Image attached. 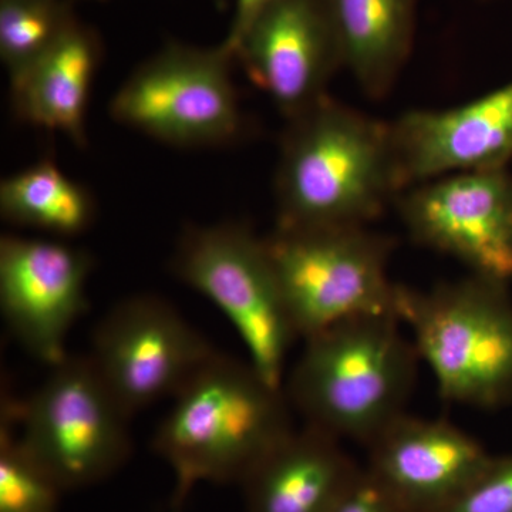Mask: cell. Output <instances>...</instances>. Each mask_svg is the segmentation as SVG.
<instances>
[{
	"label": "cell",
	"mask_w": 512,
	"mask_h": 512,
	"mask_svg": "<svg viewBox=\"0 0 512 512\" xmlns=\"http://www.w3.org/2000/svg\"><path fill=\"white\" fill-rule=\"evenodd\" d=\"M217 350L171 303L128 296L94 329L90 362L131 417L173 399Z\"/></svg>",
	"instance_id": "9c48e42d"
},
{
	"label": "cell",
	"mask_w": 512,
	"mask_h": 512,
	"mask_svg": "<svg viewBox=\"0 0 512 512\" xmlns=\"http://www.w3.org/2000/svg\"><path fill=\"white\" fill-rule=\"evenodd\" d=\"M291 409L284 387L215 353L175 394L154 434V451L174 474L171 512L184 511L197 484H241L295 429Z\"/></svg>",
	"instance_id": "7a4b0ae2"
},
{
	"label": "cell",
	"mask_w": 512,
	"mask_h": 512,
	"mask_svg": "<svg viewBox=\"0 0 512 512\" xmlns=\"http://www.w3.org/2000/svg\"><path fill=\"white\" fill-rule=\"evenodd\" d=\"M507 282L470 274L430 289L397 285L396 315L450 403L494 409L512 400Z\"/></svg>",
	"instance_id": "277c9868"
},
{
	"label": "cell",
	"mask_w": 512,
	"mask_h": 512,
	"mask_svg": "<svg viewBox=\"0 0 512 512\" xmlns=\"http://www.w3.org/2000/svg\"><path fill=\"white\" fill-rule=\"evenodd\" d=\"M402 192L390 123L330 96L286 120L276 225L366 227Z\"/></svg>",
	"instance_id": "6da1fadb"
},
{
	"label": "cell",
	"mask_w": 512,
	"mask_h": 512,
	"mask_svg": "<svg viewBox=\"0 0 512 512\" xmlns=\"http://www.w3.org/2000/svg\"><path fill=\"white\" fill-rule=\"evenodd\" d=\"M362 468L339 439L305 424L286 434L239 484L245 512H330Z\"/></svg>",
	"instance_id": "9a60e30c"
},
{
	"label": "cell",
	"mask_w": 512,
	"mask_h": 512,
	"mask_svg": "<svg viewBox=\"0 0 512 512\" xmlns=\"http://www.w3.org/2000/svg\"><path fill=\"white\" fill-rule=\"evenodd\" d=\"M93 259L59 239L0 238V311L13 338L39 362H63L70 330L87 311Z\"/></svg>",
	"instance_id": "8fae6325"
},
{
	"label": "cell",
	"mask_w": 512,
	"mask_h": 512,
	"mask_svg": "<svg viewBox=\"0 0 512 512\" xmlns=\"http://www.w3.org/2000/svg\"><path fill=\"white\" fill-rule=\"evenodd\" d=\"M101 56L99 35L77 20L45 55L9 82L18 119L60 131L77 146H86L87 107Z\"/></svg>",
	"instance_id": "2e32d148"
},
{
	"label": "cell",
	"mask_w": 512,
	"mask_h": 512,
	"mask_svg": "<svg viewBox=\"0 0 512 512\" xmlns=\"http://www.w3.org/2000/svg\"><path fill=\"white\" fill-rule=\"evenodd\" d=\"M16 400L6 394L0 417V512H59L63 488L23 446Z\"/></svg>",
	"instance_id": "ffe728a7"
},
{
	"label": "cell",
	"mask_w": 512,
	"mask_h": 512,
	"mask_svg": "<svg viewBox=\"0 0 512 512\" xmlns=\"http://www.w3.org/2000/svg\"><path fill=\"white\" fill-rule=\"evenodd\" d=\"M443 512H512V456L491 458L483 473Z\"/></svg>",
	"instance_id": "44dd1931"
},
{
	"label": "cell",
	"mask_w": 512,
	"mask_h": 512,
	"mask_svg": "<svg viewBox=\"0 0 512 512\" xmlns=\"http://www.w3.org/2000/svg\"><path fill=\"white\" fill-rule=\"evenodd\" d=\"M0 214L16 227L73 238L92 227L96 202L82 184L45 158L0 183Z\"/></svg>",
	"instance_id": "ac0fdd59"
},
{
	"label": "cell",
	"mask_w": 512,
	"mask_h": 512,
	"mask_svg": "<svg viewBox=\"0 0 512 512\" xmlns=\"http://www.w3.org/2000/svg\"><path fill=\"white\" fill-rule=\"evenodd\" d=\"M15 410L23 446L64 493L109 480L131 456V416L87 355H69L53 366Z\"/></svg>",
	"instance_id": "8992f818"
},
{
	"label": "cell",
	"mask_w": 512,
	"mask_h": 512,
	"mask_svg": "<svg viewBox=\"0 0 512 512\" xmlns=\"http://www.w3.org/2000/svg\"><path fill=\"white\" fill-rule=\"evenodd\" d=\"M390 134L403 191L444 175L507 168L512 82L451 109L404 111Z\"/></svg>",
	"instance_id": "4fadbf2b"
},
{
	"label": "cell",
	"mask_w": 512,
	"mask_h": 512,
	"mask_svg": "<svg viewBox=\"0 0 512 512\" xmlns=\"http://www.w3.org/2000/svg\"><path fill=\"white\" fill-rule=\"evenodd\" d=\"M173 266L185 285L224 313L256 372L284 387L286 360L299 338L264 238L238 222L188 227L178 241Z\"/></svg>",
	"instance_id": "52a82bcc"
},
{
	"label": "cell",
	"mask_w": 512,
	"mask_h": 512,
	"mask_svg": "<svg viewBox=\"0 0 512 512\" xmlns=\"http://www.w3.org/2000/svg\"><path fill=\"white\" fill-rule=\"evenodd\" d=\"M224 46L170 42L140 64L110 103V116L175 147H217L241 133L242 116Z\"/></svg>",
	"instance_id": "ba28073f"
},
{
	"label": "cell",
	"mask_w": 512,
	"mask_h": 512,
	"mask_svg": "<svg viewBox=\"0 0 512 512\" xmlns=\"http://www.w3.org/2000/svg\"><path fill=\"white\" fill-rule=\"evenodd\" d=\"M272 0H235L234 16H232L231 28L225 37L222 46L234 56L237 53L238 46L241 45L242 39L249 28L254 25L256 19L261 16ZM237 62V60H235Z\"/></svg>",
	"instance_id": "603a6c76"
},
{
	"label": "cell",
	"mask_w": 512,
	"mask_h": 512,
	"mask_svg": "<svg viewBox=\"0 0 512 512\" xmlns=\"http://www.w3.org/2000/svg\"><path fill=\"white\" fill-rule=\"evenodd\" d=\"M286 120L325 99L345 69L328 0H272L235 53Z\"/></svg>",
	"instance_id": "7c38bea8"
},
{
	"label": "cell",
	"mask_w": 512,
	"mask_h": 512,
	"mask_svg": "<svg viewBox=\"0 0 512 512\" xmlns=\"http://www.w3.org/2000/svg\"><path fill=\"white\" fill-rule=\"evenodd\" d=\"M303 343L284 392L306 426L367 447L406 413L419 355L396 315L346 320Z\"/></svg>",
	"instance_id": "3957f363"
},
{
	"label": "cell",
	"mask_w": 512,
	"mask_h": 512,
	"mask_svg": "<svg viewBox=\"0 0 512 512\" xmlns=\"http://www.w3.org/2000/svg\"><path fill=\"white\" fill-rule=\"evenodd\" d=\"M330 512H410L367 468Z\"/></svg>",
	"instance_id": "7402d4cb"
},
{
	"label": "cell",
	"mask_w": 512,
	"mask_h": 512,
	"mask_svg": "<svg viewBox=\"0 0 512 512\" xmlns=\"http://www.w3.org/2000/svg\"><path fill=\"white\" fill-rule=\"evenodd\" d=\"M77 22L69 0H0V59L9 82Z\"/></svg>",
	"instance_id": "d6986e66"
},
{
	"label": "cell",
	"mask_w": 512,
	"mask_h": 512,
	"mask_svg": "<svg viewBox=\"0 0 512 512\" xmlns=\"http://www.w3.org/2000/svg\"><path fill=\"white\" fill-rule=\"evenodd\" d=\"M419 0H328L345 69L370 99H383L412 55Z\"/></svg>",
	"instance_id": "e0dca14e"
},
{
	"label": "cell",
	"mask_w": 512,
	"mask_h": 512,
	"mask_svg": "<svg viewBox=\"0 0 512 512\" xmlns=\"http://www.w3.org/2000/svg\"><path fill=\"white\" fill-rule=\"evenodd\" d=\"M366 448L367 470L410 512H443L493 458L454 424L407 412Z\"/></svg>",
	"instance_id": "5bb4252c"
},
{
	"label": "cell",
	"mask_w": 512,
	"mask_h": 512,
	"mask_svg": "<svg viewBox=\"0 0 512 512\" xmlns=\"http://www.w3.org/2000/svg\"><path fill=\"white\" fill-rule=\"evenodd\" d=\"M264 244L299 339L346 320L396 315L392 239L360 225H276Z\"/></svg>",
	"instance_id": "5b68a950"
},
{
	"label": "cell",
	"mask_w": 512,
	"mask_h": 512,
	"mask_svg": "<svg viewBox=\"0 0 512 512\" xmlns=\"http://www.w3.org/2000/svg\"><path fill=\"white\" fill-rule=\"evenodd\" d=\"M420 247L456 259L470 274L512 279V174L468 171L407 188L394 202Z\"/></svg>",
	"instance_id": "30bf717a"
},
{
	"label": "cell",
	"mask_w": 512,
	"mask_h": 512,
	"mask_svg": "<svg viewBox=\"0 0 512 512\" xmlns=\"http://www.w3.org/2000/svg\"><path fill=\"white\" fill-rule=\"evenodd\" d=\"M214 3L218 6V8H224L225 6L224 0H214Z\"/></svg>",
	"instance_id": "cb8c5ba5"
}]
</instances>
